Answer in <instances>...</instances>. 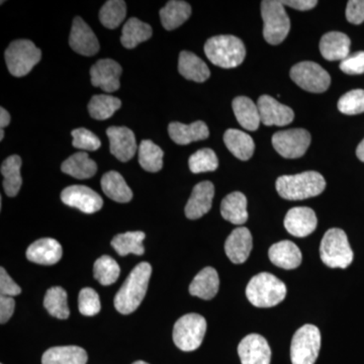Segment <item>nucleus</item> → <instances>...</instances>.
Here are the masks:
<instances>
[{
	"label": "nucleus",
	"mask_w": 364,
	"mask_h": 364,
	"mask_svg": "<svg viewBox=\"0 0 364 364\" xmlns=\"http://www.w3.org/2000/svg\"><path fill=\"white\" fill-rule=\"evenodd\" d=\"M242 364H270L272 350L267 339L258 334L244 337L238 346Z\"/></svg>",
	"instance_id": "2eb2a0df"
},
{
	"label": "nucleus",
	"mask_w": 364,
	"mask_h": 364,
	"mask_svg": "<svg viewBox=\"0 0 364 364\" xmlns=\"http://www.w3.org/2000/svg\"><path fill=\"white\" fill-rule=\"evenodd\" d=\"M69 45L78 54L93 56L100 51V42L90 26L82 18L76 16L72 23Z\"/></svg>",
	"instance_id": "4468645a"
},
{
	"label": "nucleus",
	"mask_w": 364,
	"mask_h": 364,
	"mask_svg": "<svg viewBox=\"0 0 364 364\" xmlns=\"http://www.w3.org/2000/svg\"><path fill=\"white\" fill-rule=\"evenodd\" d=\"M318 220L312 208L296 207L291 208L284 218V227L289 234L304 238L315 231Z\"/></svg>",
	"instance_id": "a211bd4d"
},
{
	"label": "nucleus",
	"mask_w": 364,
	"mask_h": 364,
	"mask_svg": "<svg viewBox=\"0 0 364 364\" xmlns=\"http://www.w3.org/2000/svg\"><path fill=\"white\" fill-rule=\"evenodd\" d=\"M111 153L122 162L131 160L138 150L135 134L126 127H111L107 129Z\"/></svg>",
	"instance_id": "f3484780"
},
{
	"label": "nucleus",
	"mask_w": 364,
	"mask_h": 364,
	"mask_svg": "<svg viewBox=\"0 0 364 364\" xmlns=\"http://www.w3.org/2000/svg\"><path fill=\"white\" fill-rule=\"evenodd\" d=\"M338 109L342 114L354 116L364 112V90H354L340 97Z\"/></svg>",
	"instance_id": "37998d69"
},
{
	"label": "nucleus",
	"mask_w": 364,
	"mask_h": 364,
	"mask_svg": "<svg viewBox=\"0 0 364 364\" xmlns=\"http://www.w3.org/2000/svg\"><path fill=\"white\" fill-rule=\"evenodd\" d=\"M246 296L257 308H272L286 298L287 286L272 273L261 272L249 282Z\"/></svg>",
	"instance_id": "20e7f679"
},
{
	"label": "nucleus",
	"mask_w": 364,
	"mask_h": 364,
	"mask_svg": "<svg viewBox=\"0 0 364 364\" xmlns=\"http://www.w3.org/2000/svg\"><path fill=\"white\" fill-rule=\"evenodd\" d=\"M79 312L83 316H95L100 313L102 309L100 296L95 289L90 287H85L81 289L78 296Z\"/></svg>",
	"instance_id": "c03bdc74"
},
{
	"label": "nucleus",
	"mask_w": 364,
	"mask_h": 364,
	"mask_svg": "<svg viewBox=\"0 0 364 364\" xmlns=\"http://www.w3.org/2000/svg\"><path fill=\"white\" fill-rule=\"evenodd\" d=\"M133 364H149V363H145V361L140 360V361H136V363H134Z\"/></svg>",
	"instance_id": "6e6d98bb"
},
{
	"label": "nucleus",
	"mask_w": 364,
	"mask_h": 364,
	"mask_svg": "<svg viewBox=\"0 0 364 364\" xmlns=\"http://www.w3.org/2000/svg\"><path fill=\"white\" fill-rule=\"evenodd\" d=\"M340 69L348 75H360L364 73V52L350 55L340 63Z\"/></svg>",
	"instance_id": "49530a36"
},
{
	"label": "nucleus",
	"mask_w": 364,
	"mask_h": 364,
	"mask_svg": "<svg viewBox=\"0 0 364 364\" xmlns=\"http://www.w3.org/2000/svg\"><path fill=\"white\" fill-rule=\"evenodd\" d=\"M20 286L14 282L4 267L0 268V294L4 296H16L21 294Z\"/></svg>",
	"instance_id": "de8ad7c7"
},
{
	"label": "nucleus",
	"mask_w": 364,
	"mask_h": 364,
	"mask_svg": "<svg viewBox=\"0 0 364 364\" xmlns=\"http://www.w3.org/2000/svg\"><path fill=\"white\" fill-rule=\"evenodd\" d=\"M207 332V321L198 314L191 313L178 318L173 328V341L182 351L196 350Z\"/></svg>",
	"instance_id": "6e6552de"
},
{
	"label": "nucleus",
	"mask_w": 364,
	"mask_h": 364,
	"mask_svg": "<svg viewBox=\"0 0 364 364\" xmlns=\"http://www.w3.org/2000/svg\"><path fill=\"white\" fill-rule=\"evenodd\" d=\"M61 170L74 178L87 179L97 173V165L87 153L78 152L62 163Z\"/></svg>",
	"instance_id": "2f4dec72"
},
{
	"label": "nucleus",
	"mask_w": 364,
	"mask_h": 364,
	"mask_svg": "<svg viewBox=\"0 0 364 364\" xmlns=\"http://www.w3.org/2000/svg\"><path fill=\"white\" fill-rule=\"evenodd\" d=\"M351 41L340 32H329L320 41V52L328 61H343L349 56Z\"/></svg>",
	"instance_id": "4be33fe9"
},
{
	"label": "nucleus",
	"mask_w": 364,
	"mask_h": 364,
	"mask_svg": "<svg viewBox=\"0 0 364 364\" xmlns=\"http://www.w3.org/2000/svg\"><path fill=\"white\" fill-rule=\"evenodd\" d=\"M139 163L148 172H158L163 167L164 152L150 140H144L139 146Z\"/></svg>",
	"instance_id": "e433bc0d"
},
{
	"label": "nucleus",
	"mask_w": 364,
	"mask_h": 364,
	"mask_svg": "<svg viewBox=\"0 0 364 364\" xmlns=\"http://www.w3.org/2000/svg\"><path fill=\"white\" fill-rule=\"evenodd\" d=\"M179 73L188 80L205 82L210 78V72L207 64L193 53L182 51L179 54Z\"/></svg>",
	"instance_id": "bb28decb"
},
{
	"label": "nucleus",
	"mask_w": 364,
	"mask_h": 364,
	"mask_svg": "<svg viewBox=\"0 0 364 364\" xmlns=\"http://www.w3.org/2000/svg\"><path fill=\"white\" fill-rule=\"evenodd\" d=\"M275 188L284 200H301L321 195L326 188V181L318 172L306 171L279 177Z\"/></svg>",
	"instance_id": "f03ea898"
},
{
	"label": "nucleus",
	"mask_w": 364,
	"mask_h": 364,
	"mask_svg": "<svg viewBox=\"0 0 364 364\" xmlns=\"http://www.w3.org/2000/svg\"><path fill=\"white\" fill-rule=\"evenodd\" d=\"M233 111L238 123L248 131H256L261 123L259 109L251 98L238 97L233 100Z\"/></svg>",
	"instance_id": "c756f323"
},
{
	"label": "nucleus",
	"mask_w": 364,
	"mask_h": 364,
	"mask_svg": "<svg viewBox=\"0 0 364 364\" xmlns=\"http://www.w3.org/2000/svg\"><path fill=\"white\" fill-rule=\"evenodd\" d=\"M121 268L114 258L104 255L98 258L93 267V274L102 286H111L119 279Z\"/></svg>",
	"instance_id": "a19ab883"
},
{
	"label": "nucleus",
	"mask_w": 364,
	"mask_h": 364,
	"mask_svg": "<svg viewBox=\"0 0 364 364\" xmlns=\"http://www.w3.org/2000/svg\"><path fill=\"white\" fill-rule=\"evenodd\" d=\"M61 244L52 238H43L33 242L26 250V258L31 262L41 265H53L62 258Z\"/></svg>",
	"instance_id": "412c9836"
},
{
	"label": "nucleus",
	"mask_w": 364,
	"mask_h": 364,
	"mask_svg": "<svg viewBox=\"0 0 364 364\" xmlns=\"http://www.w3.org/2000/svg\"><path fill=\"white\" fill-rule=\"evenodd\" d=\"M16 301L11 296H0V323L6 324L14 315Z\"/></svg>",
	"instance_id": "8fccbe9b"
},
{
	"label": "nucleus",
	"mask_w": 364,
	"mask_h": 364,
	"mask_svg": "<svg viewBox=\"0 0 364 364\" xmlns=\"http://www.w3.org/2000/svg\"><path fill=\"white\" fill-rule=\"evenodd\" d=\"M11 123V114L4 107L0 109V128L4 129Z\"/></svg>",
	"instance_id": "603ef678"
},
{
	"label": "nucleus",
	"mask_w": 364,
	"mask_h": 364,
	"mask_svg": "<svg viewBox=\"0 0 364 364\" xmlns=\"http://www.w3.org/2000/svg\"><path fill=\"white\" fill-rule=\"evenodd\" d=\"M170 138L178 145H188L196 141L205 140L210 136L207 124L196 121L191 124L174 122L168 127Z\"/></svg>",
	"instance_id": "b1692460"
},
{
	"label": "nucleus",
	"mask_w": 364,
	"mask_h": 364,
	"mask_svg": "<svg viewBox=\"0 0 364 364\" xmlns=\"http://www.w3.org/2000/svg\"><path fill=\"white\" fill-rule=\"evenodd\" d=\"M284 6L291 7L296 11H306L313 9L317 6V0H289V1H282Z\"/></svg>",
	"instance_id": "3c124183"
},
{
	"label": "nucleus",
	"mask_w": 364,
	"mask_h": 364,
	"mask_svg": "<svg viewBox=\"0 0 364 364\" xmlns=\"http://www.w3.org/2000/svg\"><path fill=\"white\" fill-rule=\"evenodd\" d=\"M215 186L210 181H203L196 184L193 193L186 205V215L191 220H196L210 212Z\"/></svg>",
	"instance_id": "6ab92c4d"
},
{
	"label": "nucleus",
	"mask_w": 364,
	"mask_h": 364,
	"mask_svg": "<svg viewBox=\"0 0 364 364\" xmlns=\"http://www.w3.org/2000/svg\"><path fill=\"white\" fill-rule=\"evenodd\" d=\"M220 279L217 270L213 267H205L196 274L191 286V296L203 299H212L219 291Z\"/></svg>",
	"instance_id": "393cba45"
},
{
	"label": "nucleus",
	"mask_w": 364,
	"mask_h": 364,
	"mask_svg": "<svg viewBox=\"0 0 364 364\" xmlns=\"http://www.w3.org/2000/svg\"><path fill=\"white\" fill-rule=\"evenodd\" d=\"M189 169L193 173L215 171L219 166L217 155L210 148H205L193 153L188 160Z\"/></svg>",
	"instance_id": "79ce46f5"
},
{
	"label": "nucleus",
	"mask_w": 364,
	"mask_h": 364,
	"mask_svg": "<svg viewBox=\"0 0 364 364\" xmlns=\"http://www.w3.org/2000/svg\"><path fill=\"white\" fill-rule=\"evenodd\" d=\"M44 306L50 315L60 320H66L70 316V310L67 303V293L63 287H54L48 289Z\"/></svg>",
	"instance_id": "4c0bfd02"
},
{
	"label": "nucleus",
	"mask_w": 364,
	"mask_h": 364,
	"mask_svg": "<svg viewBox=\"0 0 364 364\" xmlns=\"http://www.w3.org/2000/svg\"><path fill=\"white\" fill-rule=\"evenodd\" d=\"M122 66L112 59L97 61L90 69L91 83L105 92H114L119 88Z\"/></svg>",
	"instance_id": "ddd939ff"
},
{
	"label": "nucleus",
	"mask_w": 364,
	"mask_h": 364,
	"mask_svg": "<svg viewBox=\"0 0 364 364\" xmlns=\"http://www.w3.org/2000/svg\"><path fill=\"white\" fill-rule=\"evenodd\" d=\"M321 259L331 268H347L353 261V251L343 230L333 228L326 232L320 245Z\"/></svg>",
	"instance_id": "39448f33"
},
{
	"label": "nucleus",
	"mask_w": 364,
	"mask_h": 364,
	"mask_svg": "<svg viewBox=\"0 0 364 364\" xmlns=\"http://www.w3.org/2000/svg\"><path fill=\"white\" fill-rule=\"evenodd\" d=\"M356 155H358V159L360 161L364 162V139L359 144L358 149H356Z\"/></svg>",
	"instance_id": "864d4df0"
},
{
	"label": "nucleus",
	"mask_w": 364,
	"mask_h": 364,
	"mask_svg": "<svg viewBox=\"0 0 364 364\" xmlns=\"http://www.w3.org/2000/svg\"><path fill=\"white\" fill-rule=\"evenodd\" d=\"M221 214L226 221L234 225H243L247 222V198L240 191L230 193L223 200Z\"/></svg>",
	"instance_id": "a878e982"
},
{
	"label": "nucleus",
	"mask_w": 364,
	"mask_h": 364,
	"mask_svg": "<svg viewBox=\"0 0 364 364\" xmlns=\"http://www.w3.org/2000/svg\"><path fill=\"white\" fill-rule=\"evenodd\" d=\"M272 141L273 147L282 157L296 159L304 156L310 147L311 135L305 129H291L277 132Z\"/></svg>",
	"instance_id": "9b49d317"
},
{
	"label": "nucleus",
	"mask_w": 364,
	"mask_h": 364,
	"mask_svg": "<svg viewBox=\"0 0 364 364\" xmlns=\"http://www.w3.org/2000/svg\"><path fill=\"white\" fill-rule=\"evenodd\" d=\"M7 68L11 75L23 77L32 71L42 58V52L32 41H14L7 48L6 54Z\"/></svg>",
	"instance_id": "0eeeda50"
},
{
	"label": "nucleus",
	"mask_w": 364,
	"mask_h": 364,
	"mask_svg": "<svg viewBox=\"0 0 364 364\" xmlns=\"http://www.w3.org/2000/svg\"><path fill=\"white\" fill-rule=\"evenodd\" d=\"M61 200L69 207L78 208L85 214H95L104 205L100 196L85 186H68L62 191Z\"/></svg>",
	"instance_id": "f8f14e48"
},
{
	"label": "nucleus",
	"mask_w": 364,
	"mask_h": 364,
	"mask_svg": "<svg viewBox=\"0 0 364 364\" xmlns=\"http://www.w3.org/2000/svg\"><path fill=\"white\" fill-rule=\"evenodd\" d=\"M4 129H1V132H0V140H4Z\"/></svg>",
	"instance_id": "5fc2aeb1"
},
{
	"label": "nucleus",
	"mask_w": 364,
	"mask_h": 364,
	"mask_svg": "<svg viewBox=\"0 0 364 364\" xmlns=\"http://www.w3.org/2000/svg\"><path fill=\"white\" fill-rule=\"evenodd\" d=\"M87 353L78 346H58L43 354L42 364H86Z\"/></svg>",
	"instance_id": "c85d7f7f"
},
{
	"label": "nucleus",
	"mask_w": 364,
	"mask_h": 364,
	"mask_svg": "<svg viewBox=\"0 0 364 364\" xmlns=\"http://www.w3.org/2000/svg\"><path fill=\"white\" fill-rule=\"evenodd\" d=\"M145 237V233L141 231L119 234L112 239V246L117 251V253L121 256H127L129 254L143 255L145 252L143 246Z\"/></svg>",
	"instance_id": "c9c22d12"
},
{
	"label": "nucleus",
	"mask_w": 364,
	"mask_h": 364,
	"mask_svg": "<svg viewBox=\"0 0 364 364\" xmlns=\"http://www.w3.org/2000/svg\"><path fill=\"white\" fill-rule=\"evenodd\" d=\"M268 256L273 264L287 270L299 267L303 259L298 246L294 242L287 240L273 244L268 251Z\"/></svg>",
	"instance_id": "5701e85b"
},
{
	"label": "nucleus",
	"mask_w": 364,
	"mask_h": 364,
	"mask_svg": "<svg viewBox=\"0 0 364 364\" xmlns=\"http://www.w3.org/2000/svg\"><path fill=\"white\" fill-rule=\"evenodd\" d=\"M72 145L80 150L97 151L102 146L100 138L92 132L85 128L75 129L72 131Z\"/></svg>",
	"instance_id": "a18cd8bd"
},
{
	"label": "nucleus",
	"mask_w": 364,
	"mask_h": 364,
	"mask_svg": "<svg viewBox=\"0 0 364 364\" xmlns=\"http://www.w3.org/2000/svg\"><path fill=\"white\" fill-rule=\"evenodd\" d=\"M261 16L263 20V37L270 45L284 42L291 30V21L284 6L277 0L261 2Z\"/></svg>",
	"instance_id": "423d86ee"
},
{
	"label": "nucleus",
	"mask_w": 364,
	"mask_h": 364,
	"mask_svg": "<svg viewBox=\"0 0 364 364\" xmlns=\"http://www.w3.org/2000/svg\"><path fill=\"white\" fill-rule=\"evenodd\" d=\"M346 18L353 25H360L364 21V0H350L347 4Z\"/></svg>",
	"instance_id": "09e8293b"
},
{
	"label": "nucleus",
	"mask_w": 364,
	"mask_h": 364,
	"mask_svg": "<svg viewBox=\"0 0 364 364\" xmlns=\"http://www.w3.org/2000/svg\"><path fill=\"white\" fill-rule=\"evenodd\" d=\"M126 16L127 6L123 0H109L100 11V23L109 30H114L121 25Z\"/></svg>",
	"instance_id": "ea45409f"
},
{
	"label": "nucleus",
	"mask_w": 364,
	"mask_h": 364,
	"mask_svg": "<svg viewBox=\"0 0 364 364\" xmlns=\"http://www.w3.org/2000/svg\"><path fill=\"white\" fill-rule=\"evenodd\" d=\"M252 246V235L247 228H237L227 238L225 252L235 264H242L248 259Z\"/></svg>",
	"instance_id": "aec40b11"
},
{
	"label": "nucleus",
	"mask_w": 364,
	"mask_h": 364,
	"mask_svg": "<svg viewBox=\"0 0 364 364\" xmlns=\"http://www.w3.org/2000/svg\"><path fill=\"white\" fill-rule=\"evenodd\" d=\"M321 349V333L316 326L306 324L294 333L291 345L293 364H315Z\"/></svg>",
	"instance_id": "1a4fd4ad"
},
{
	"label": "nucleus",
	"mask_w": 364,
	"mask_h": 364,
	"mask_svg": "<svg viewBox=\"0 0 364 364\" xmlns=\"http://www.w3.org/2000/svg\"><path fill=\"white\" fill-rule=\"evenodd\" d=\"M191 6L188 2L171 0L160 11V18L165 30L173 31L191 18Z\"/></svg>",
	"instance_id": "7c9ffc66"
},
{
	"label": "nucleus",
	"mask_w": 364,
	"mask_h": 364,
	"mask_svg": "<svg viewBox=\"0 0 364 364\" xmlns=\"http://www.w3.org/2000/svg\"><path fill=\"white\" fill-rule=\"evenodd\" d=\"M122 107V102L112 95H100L91 98L88 104V111L91 117L104 121L109 119Z\"/></svg>",
	"instance_id": "58836bf2"
},
{
	"label": "nucleus",
	"mask_w": 364,
	"mask_h": 364,
	"mask_svg": "<svg viewBox=\"0 0 364 364\" xmlns=\"http://www.w3.org/2000/svg\"><path fill=\"white\" fill-rule=\"evenodd\" d=\"M225 145L235 157L246 161L253 156L255 144L252 136L236 129H229L224 134Z\"/></svg>",
	"instance_id": "cd10ccee"
},
{
	"label": "nucleus",
	"mask_w": 364,
	"mask_h": 364,
	"mask_svg": "<svg viewBox=\"0 0 364 364\" xmlns=\"http://www.w3.org/2000/svg\"><path fill=\"white\" fill-rule=\"evenodd\" d=\"M261 123L265 126L284 127L289 124L294 119V112L291 107L280 104L269 95H262L257 102Z\"/></svg>",
	"instance_id": "dca6fc26"
},
{
	"label": "nucleus",
	"mask_w": 364,
	"mask_h": 364,
	"mask_svg": "<svg viewBox=\"0 0 364 364\" xmlns=\"http://www.w3.org/2000/svg\"><path fill=\"white\" fill-rule=\"evenodd\" d=\"M152 28L148 23L136 18H132L124 23L121 43L127 49H134L140 43L152 37Z\"/></svg>",
	"instance_id": "f704fd0d"
},
{
	"label": "nucleus",
	"mask_w": 364,
	"mask_h": 364,
	"mask_svg": "<svg viewBox=\"0 0 364 364\" xmlns=\"http://www.w3.org/2000/svg\"><path fill=\"white\" fill-rule=\"evenodd\" d=\"M205 53L214 65L231 69L243 63L246 57V48L239 38L221 35L207 41Z\"/></svg>",
	"instance_id": "7ed1b4c3"
},
{
	"label": "nucleus",
	"mask_w": 364,
	"mask_h": 364,
	"mask_svg": "<svg viewBox=\"0 0 364 364\" xmlns=\"http://www.w3.org/2000/svg\"><path fill=\"white\" fill-rule=\"evenodd\" d=\"M289 74L296 85L309 92H325L331 85L329 73L315 62H299Z\"/></svg>",
	"instance_id": "9d476101"
},
{
	"label": "nucleus",
	"mask_w": 364,
	"mask_h": 364,
	"mask_svg": "<svg viewBox=\"0 0 364 364\" xmlns=\"http://www.w3.org/2000/svg\"><path fill=\"white\" fill-rule=\"evenodd\" d=\"M151 274L152 267L147 262L139 263L132 270L114 298V306L117 312L123 315L135 312L147 293Z\"/></svg>",
	"instance_id": "f257e3e1"
},
{
	"label": "nucleus",
	"mask_w": 364,
	"mask_h": 364,
	"mask_svg": "<svg viewBox=\"0 0 364 364\" xmlns=\"http://www.w3.org/2000/svg\"><path fill=\"white\" fill-rule=\"evenodd\" d=\"M100 184L105 196L114 202L129 203L133 198V191L119 172H107L102 176Z\"/></svg>",
	"instance_id": "473e14b6"
},
{
	"label": "nucleus",
	"mask_w": 364,
	"mask_h": 364,
	"mask_svg": "<svg viewBox=\"0 0 364 364\" xmlns=\"http://www.w3.org/2000/svg\"><path fill=\"white\" fill-rule=\"evenodd\" d=\"M21 158L18 155L9 156L2 162L1 174L4 176V191L7 196L14 198L18 195L23 184L21 176Z\"/></svg>",
	"instance_id": "72a5a7b5"
}]
</instances>
